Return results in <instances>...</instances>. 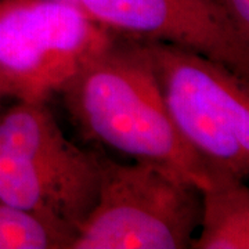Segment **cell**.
Returning a JSON list of instances; mask_svg holds the SVG:
<instances>
[{
  "instance_id": "obj_1",
  "label": "cell",
  "mask_w": 249,
  "mask_h": 249,
  "mask_svg": "<svg viewBox=\"0 0 249 249\" xmlns=\"http://www.w3.org/2000/svg\"><path fill=\"white\" fill-rule=\"evenodd\" d=\"M58 93L88 140L176 170L199 188L209 184L166 112L142 40L115 35Z\"/></svg>"
},
{
  "instance_id": "obj_2",
  "label": "cell",
  "mask_w": 249,
  "mask_h": 249,
  "mask_svg": "<svg viewBox=\"0 0 249 249\" xmlns=\"http://www.w3.org/2000/svg\"><path fill=\"white\" fill-rule=\"evenodd\" d=\"M98 155L67 139L46 100H17L0 114V198L76 234L97 199Z\"/></svg>"
},
{
  "instance_id": "obj_3",
  "label": "cell",
  "mask_w": 249,
  "mask_h": 249,
  "mask_svg": "<svg viewBox=\"0 0 249 249\" xmlns=\"http://www.w3.org/2000/svg\"><path fill=\"white\" fill-rule=\"evenodd\" d=\"M160 97L209 184L249 173V88L222 62L163 42L142 40Z\"/></svg>"
},
{
  "instance_id": "obj_4",
  "label": "cell",
  "mask_w": 249,
  "mask_h": 249,
  "mask_svg": "<svg viewBox=\"0 0 249 249\" xmlns=\"http://www.w3.org/2000/svg\"><path fill=\"white\" fill-rule=\"evenodd\" d=\"M98 158L97 199L70 249L190 248L202 208L193 180L154 162Z\"/></svg>"
},
{
  "instance_id": "obj_5",
  "label": "cell",
  "mask_w": 249,
  "mask_h": 249,
  "mask_svg": "<svg viewBox=\"0 0 249 249\" xmlns=\"http://www.w3.org/2000/svg\"><path fill=\"white\" fill-rule=\"evenodd\" d=\"M114 36L70 3L0 0V90L47 100Z\"/></svg>"
},
{
  "instance_id": "obj_6",
  "label": "cell",
  "mask_w": 249,
  "mask_h": 249,
  "mask_svg": "<svg viewBox=\"0 0 249 249\" xmlns=\"http://www.w3.org/2000/svg\"><path fill=\"white\" fill-rule=\"evenodd\" d=\"M114 35L194 50L248 78L249 45L216 0H79Z\"/></svg>"
},
{
  "instance_id": "obj_7",
  "label": "cell",
  "mask_w": 249,
  "mask_h": 249,
  "mask_svg": "<svg viewBox=\"0 0 249 249\" xmlns=\"http://www.w3.org/2000/svg\"><path fill=\"white\" fill-rule=\"evenodd\" d=\"M199 235L193 249L249 248V188L244 180H219L201 188Z\"/></svg>"
},
{
  "instance_id": "obj_8",
  "label": "cell",
  "mask_w": 249,
  "mask_h": 249,
  "mask_svg": "<svg viewBox=\"0 0 249 249\" xmlns=\"http://www.w3.org/2000/svg\"><path fill=\"white\" fill-rule=\"evenodd\" d=\"M75 234L0 198V249H70Z\"/></svg>"
},
{
  "instance_id": "obj_9",
  "label": "cell",
  "mask_w": 249,
  "mask_h": 249,
  "mask_svg": "<svg viewBox=\"0 0 249 249\" xmlns=\"http://www.w3.org/2000/svg\"><path fill=\"white\" fill-rule=\"evenodd\" d=\"M241 39L249 45V0H216Z\"/></svg>"
},
{
  "instance_id": "obj_10",
  "label": "cell",
  "mask_w": 249,
  "mask_h": 249,
  "mask_svg": "<svg viewBox=\"0 0 249 249\" xmlns=\"http://www.w3.org/2000/svg\"><path fill=\"white\" fill-rule=\"evenodd\" d=\"M58 1H64V3H70V4H73V6H79V0H58Z\"/></svg>"
},
{
  "instance_id": "obj_11",
  "label": "cell",
  "mask_w": 249,
  "mask_h": 249,
  "mask_svg": "<svg viewBox=\"0 0 249 249\" xmlns=\"http://www.w3.org/2000/svg\"><path fill=\"white\" fill-rule=\"evenodd\" d=\"M4 97H6V94H4V93H3V91L0 90V100H1V98H4Z\"/></svg>"
}]
</instances>
